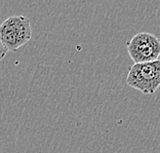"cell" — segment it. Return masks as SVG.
Instances as JSON below:
<instances>
[{
  "label": "cell",
  "mask_w": 160,
  "mask_h": 153,
  "mask_svg": "<svg viewBox=\"0 0 160 153\" xmlns=\"http://www.w3.org/2000/svg\"><path fill=\"white\" fill-rule=\"evenodd\" d=\"M127 52L134 64L158 60L160 56V39L148 32H140L127 42Z\"/></svg>",
  "instance_id": "cell-3"
},
{
  "label": "cell",
  "mask_w": 160,
  "mask_h": 153,
  "mask_svg": "<svg viewBox=\"0 0 160 153\" xmlns=\"http://www.w3.org/2000/svg\"><path fill=\"white\" fill-rule=\"evenodd\" d=\"M126 83L144 94H154L160 86V60L133 64L129 68Z\"/></svg>",
  "instance_id": "cell-1"
},
{
  "label": "cell",
  "mask_w": 160,
  "mask_h": 153,
  "mask_svg": "<svg viewBox=\"0 0 160 153\" xmlns=\"http://www.w3.org/2000/svg\"><path fill=\"white\" fill-rule=\"evenodd\" d=\"M32 37L30 21L25 16H12L0 25V41L7 50L16 52Z\"/></svg>",
  "instance_id": "cell-2"
},
{
  "label": "cell",
  "mask_w": 160,
  "mask_h": 153,
  "mask_svg": "<svg viewBox=\"0 0 160 153\" xmlns=\"http://www.w3.org/2000/svg\"><path fill=\"white\" fill-rule=\"evenodd\" d=\"M7 52H8V50H7L6 47L3 45V43L0 41V62H1L3 58L5 57V54H6Z\"/></svg>",
  "instance_id": "cell-4"
}]
</instances>
